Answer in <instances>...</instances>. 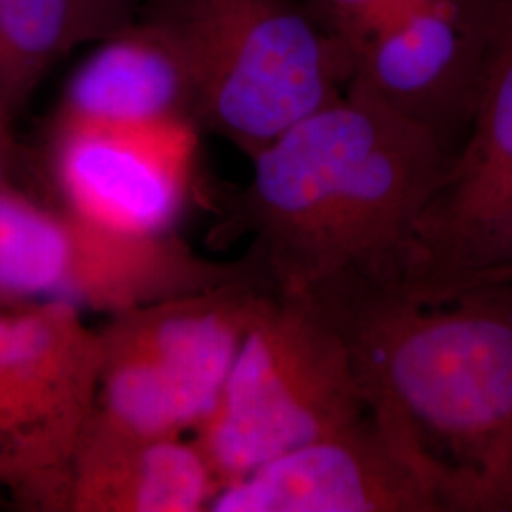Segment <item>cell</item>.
I'll return each mask as SVG.
<instances>
[{
  "label": "cell",
  "mask_w": 512,
  "mask_h": 512,
  "mask_svg": "<svg viewBox=\"0 0 512 512\" xmlns=\"http://www.w3.org/2000/svg\"><path fill=\"white\" fill-rule=\"evenodd\" d=\"M251 160L245 207L272 291L332 313L406 291L421 217L454 154L431 131L346 90Z\"/></svg>",
  "instance_id": "1"
},
{
  "label": "cell",
  "mask_w": 512,
  "mask_h": 512,
  "mask_svg": "<svg viewBox=\"0 0 512 512\" xmlns=\"http://www.w3.org/2000/svg\"><path fill=\"white\" fill-rule=\"evenodd\" d=\"M366 412L444 512H512V279L440 300L376 294L327 313Z\"/></svg>",
  "instance_id": "2"
},
{
  "label": "cell",
  "mask_w": 512,
  "mask_h": 512,
  "mask_svg": "<svg viewBox=\"0 0 512 512\" xmlns=\"http://www.w3.org/2000/svg\"><path fill=\"white\" fill-rule=\"evenodd\" d=\"M183 55L194 118L247 156L348 90L353 50L294 0H145Z\"/></svg>",
  "instance_id": "3"
},
{
  "label": "cell",
  "mask_w": 512,
  "mask_h": 512,
  "mask_svg": "<svg viewBox=\"0 0 512 512\" xmlns=\"http://www.w3.org/2000/svg\"><path fill=\"white\" fill-rule=\"evenodd\" d=\"M365 414L342 330L308 304L270 293L200 425V446L222 488Z\"/></svg>",
  "instance_id": "4"
},
{
  "label": "cell",
  "mask_w": 512,
  "mask_h": 512,
  "mask_svg": "<svg viewBox=\"0 0 512 512\" xmlns=\"http://www.w3.org/2000/svg\"><path fill=\"white\" fill-rule=\"evenodd\" d=\"M512 205V0H495L475 116L418 226L406 294L440 302L465 291L497 222Z\"/></svg>",
  "instance_id": "5"
},
{
  "label": "cell",
  "mask_w": 512,
  "mask_h": 512,
  "mask_svg": "<svg viewBox=\"0 0 512 512\" xmlns=\"http://www.w3.org/2000/svg\"><path fill=\"white\" fill-rule=\"evenodd\" d=\"M495 0H440L389 19L355 48L348 90L431 131L454 158L465 143Z\"/></svg>",
  "instance_id": "6"
},
{
  "label": "cell",
  "mask_w": 512,
  "mask_h": 512,
  "mask_svg": "<svg viewBox=\"0 0 512 512\" xmlns=\"http://www.w3.org/2000/svg\"><path fill=\"white\" fill-rule=\"evenodd\" d=\"M215 512H444L366 412L222 486Z\"/></svg>",
  "instance_id": "7"
},
{
  "label": "cell",
  "mask_w": 512,
  "mask_h": 512,
  "mask_svg": "<svg viewBox=\"0 0 512 512\" xmlns=\"http://www.w3.org/2000/svg\"><path fill=\"white\" fill-rule=\"evenodd\" d=\"M188 120L133 128L65 122L59 181L74 205L112 232L154 239L179 215L196 135Z\"/></svg>",
  "instance_id": "8"
},
{
  "label": "cell",
  "mask_w": 512,
  "mask_h": 512,
  "mask_svg": "<svg viewBox=\"0 0 512 512\" xmlns=\"http://www.w3.org/2000/svg\"><path fill=\"white\" fill-rule=\"evenodd\" d=\"M99 40L67 86L65 122L133 128L194 120L186 63L160 27L139 18Z\"/></svg>",
  "instance_id": "9"
},
{
  "label": "cell",
  "mask_w": 512,
  "mask_h": 512,
  "mask_svg": "<svg viewBox=\"0 0 512 512\" xmlns=\"http://www.w3.org/2000/svg\"><path fill=\"white\" fill-rule=\"evenodd\" d=\"M84 40L73 0H0V93L23 92Z\"/></svg>",
  "instance_id": "10"
},
{
  "label": "cell",
  "mask_w": 512,
  "mask_h": 512,
  "mask_svg": "<svg viewBox=\"0 0 512 512\" xmlns=\"http://www.w3.org/2000/svg\"><path fill=\"white\" fill-rule=\"evenodd\" d=\"M219 490V476L202 446L181 442L177 435L139 439L129 458L126 501L133 511H202Z\"/></svg>",
  "instance_id": "11"
},
{
  "label": "cell",
  "mask_w": 512,
  "mask_h": 512,
  "mask_svg": "<svg viewBox=\"0 0 512 512\" xmlns=\"http://www.w3.org/2000/svg\"><path fill=\"white\" fill-rule=\"evenodd\" d=\"M71 249L61 228L21 203L0 200V287L48 293L69 272Z\"/></svg>",
  "instance_id": "12"
},
{
  "label": "cell",
  "mask_w": 512,
  "mask_h": 512,
  "mask_svg": "<svg viewBox=\"0 0 512 512\" xmlns=\"http://www.w3.org/2000/svg\"><path fill=\"white\" fill-rule=\"evenodd\" d=\"M109 406L133 439L173 437L192 427L164 372L137 344L110 378Z\"/></svg>",
  "instance_id": "13"
},
{
  "label": "cell",
  "mask_w": 512,
  "mask_h": 512,
  "mask_svg": "<svg viewBox=\"0 0 512 512\" xmlns=\"http://www.w3.org/2000/svg\"><path fill=\"white\" fill-rule=\"evenodd\" d=\"M310 10L329 31L353 50L389 19L410 8L440 0H310Z\"/></svg>",
  "instance_id": "14"
},
{
  "label": "cell",
  "mask_w": 512,
  "mask_h": 512,
  "mask_svg": "<svg viewBox=\"0 0 512 512\" xmlns=\"http://www.w3.org/2000/svg\"><path fill=\"white\" fill-rule=\"evenodd\" d=\"M50 344V329L38 319L0 321V370L35 365Z\"/></svg>",
  "instance_id": "15"
},
{
  "label": "cell",
  "mask_w": 512,
  "mask_h": 512,
  "mask_svg": "<svg viewBox=\"0 0 512 512\" xmlns=\"http://www.w3.org/2000/svg\"><path fill=\"white\" fill-rule=\"evenodd\" d=\"M505 279H512V205L497 222L478 258L471 287Z\"/></svg>",
  "instance_id": "16"
},
{
  "label": "cell",
  "mask_w": 512,
  "mask_h": 512,
  "mask_svg": "<svg viewBox=\"0 0 512 512\" xmlns=\"http://www.w3.org/2000/svg\"><path fill=\"white\" fill-rule=\"evenodd\" d=\"M86 25L88 38H103L131 23L139 0H73Z\"/></svg>",
  "instance_id": "17"
},
{
  "label": "cell",
  "mask_w": 512,
  "mask_h": 512,
  "mask_svg": "<svg viewBox=\"0 0 512 512\" xmlns=\"http://www.w3.org/2000/svg\"><path fill=\"white\" fill-rule=\"evenodd\" d=\"M2 169H4V162H2V143H0V181H2Z\"/></svg>",
  "instance_id": "18"
}]
</instances>
